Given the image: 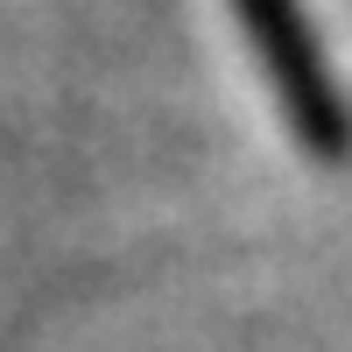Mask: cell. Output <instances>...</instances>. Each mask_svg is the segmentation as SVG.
<instances>
[{
  "mask_svg": "<svg viewBox=\"0 0 352 352\" xmlns=\"http://www.w3.org/2000/svg\"><path fill=\"white\" fill-rule=\"evenodd\" d=\"M232 21L254 50V71L268 85L282 127L296 134L310 162H352V92L338 85L324 43L310 28L303 0H232Z\"/></svg>",
  "mask_w": 352,
  "mask_h": 352,
  "instance_id": "obj_1",
  "label": "cell"
}]
</instances>
